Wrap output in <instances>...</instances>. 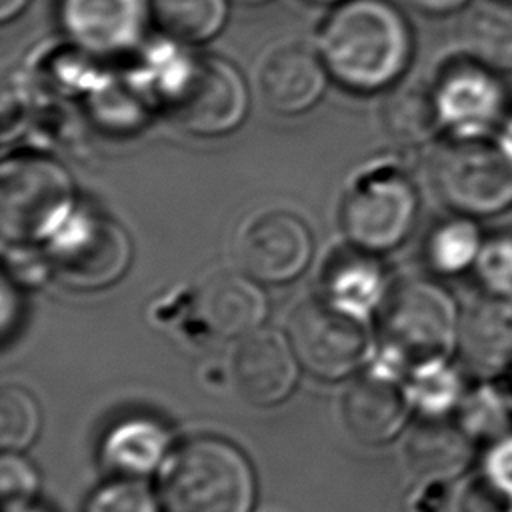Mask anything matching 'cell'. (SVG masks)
I'll use <instances>...</instances> for the list:
<instances>
[{
    "mask_svg": "<svg viewBox=\"0 0 512 512\" xmlns=\"http://www.w3.org/2000/svg\"><path fill=\"white\" fill-rule=\"evenodd\" d=\"M326 70L346 88L376 92L394 84L412 58V32L388 0H344L320 32Z\"/></svg>",
    "mask_w": 512,
    "mask_h": 512,
    "instance_id": "cell-1",
    "label": "cell"
},
{
    "mask_svg": "<svg viewBox=\"0 0 512 512\" xmlns=\"http://www.w3.org/2000/svg\"><path fill=\"white\" fill-rule=\"evenodd\" d=\"M462 312L452 294L432 280L410 278L392 286L384 296L380 334L384 366L390 376L432 358H450L458 348Z\"/></svg>",
    "mask_w": 512,
    "mask_h": 512,
    "instance_id": "cell-2",
    "label": "cell"
},
{
    "mask_svg": "<svg viewBox=\"0 0 512 512\" xmlns=\"http://www.w3.org/2000/svg\"><path fill=\"white\" fill-rule=\"evenodd\" d=\"M168 512H250L254 474L230 442L202 436L184 442L162 478Z\"/></svg>",
    "mask_w": 512,
    "mask_h": 512,
    "instance_id": "cell-3",
    "label": "cell"
},
{
    "mask_svg": "<svg viewBox=\"0 0 512 512\" xmlns=\"http://www.w3.org/2000/svg\"><path fill=\"white\" fill-rule=\"evenodd\" d=\"M160 96L172 120L198 136L232 132L248 112L242 74L218 56H176L164 64Z\"/></svg>",
    "mask_w": 512,
    "mask_h": 512,
    "instance_id": "cell-4",
    "label": "cell"
},
{
    "mask_svg": "<svg viewBox=\"0 0 512 512\" xmlns=\"http://www.w3.org/2000/svg\"><path fill=\"white\" fill-rule=\"evenodd\" d=\"M72 178L62 164L20 154L0 168V232L4 242L24 246L46 240L72 208Z\"/></svg>",
    "mask_w": 512,
    "mask_h": 512,
    "instance_id": "cell-5",
    "label": "cell"
},
{
    "mask_svg": "<svg viewBox=\"0 0 512 512\" xmlns=\"http://www.w3.org/2000/svg\"><path fill=\"white\" fill-rule=\"evenodd\" d=\"M430 182L444 206L468 218L512 208V162L492 140L444 142L430 162Z\"/></svg>",
    "mask_w": 512,
    "mask_h": 512,
    "instance_id": "cell-6",
    "label": "cell"
},
{
    "mask_svg": "<svg viewBox=\"0 0 512 512\" xmlns=\"http://www.w3.org/2000/svg\"><path fill=\"white\" fill-rule=\"evenodd\" d=\"M48 240V266L78 290L114 284L128 268L132 248L124 228L104 214L72 210Z\"/></svg>",
    "mask_w": 512,
    "mask_h": 512,
    "instance_id": "cell-7",
    "label": "cell"
},
{
    "mask_svg": "<svg viewBox=\"0 0 512 512\" xmlns=\"http://www.w3.org/2000/svg\"><path fill=\"white\" fill-rule=\"evenodd\" d=\"M288 342L298 362L314 376L338 380L352 374L370 354L372 342L366 318H360L328 298L300 304L288 324Z\"/></svg>",
    "mask_w": 512,
    "mask_h": 512,
    "instance_id": "cell-8",
    "label": "cell"
},
{
    "mask_svg": "<svg viewBox=\"0 0 512 512\" xmlns=\"http://www.w3.org/2000/svg\"><path fill=\"white\" fill-rule=\"evenodd\" d=\"M418 216V194L410 180L380 168L358 178L342 202V228L364 252H384L406 240Z\"/></svg>",
    "mask_w": 512,
    "mask_h": 512,
    "instance_id": "cell-9",
    "label": "cell"
},
{
    "mask_svg": "<svg viewBox=\"0 0 512 512\" xmlns=\"http://www.w3.org/2000/svg\"><path fill=\"white\" fill-rule=\"evenodd\" d=\"M430 90L450 140H492L512 110L502 74L470 58L450 64Z\"/></svg>",
    "mask_w": 512,
    "mask_h": 512,
    "instance_id": "cell-10",
    "label": "cell"
},
{
    "mask_svg": "<svg viewBox=\"0 0 512 512\" xmlns=\"http://www.w3.org/2000/svg\"><path fill=\"white\" fill-rule=\"evenodd\" d=\"M236 256L242 270L258 282H290L310 262L312 236L292 212L262 210L238 228Z\"/></svg>",
    "mask_w": 512,
    "mask_h": 512,
    "instance_id": "cell-11",
    "label": "cell"
},
{
    "mask_svg": "<svg viewBox=\"0 0 512 512\" xmlns=\"http://www.w3.org/2000/svg\"><path fill=\"white\" fill-rule=\"evenodd\" d=\"M232 378L242 398L258 406H272L294 390L298 358L282 334L254 330L234 350Z\"/></svg>",
    "mask_w": 512,
    "mask_h": 512,
    "instance_id": "cell-12",
    "label": "cell"
},
{
    "mask_svg": "<svg viewBox=\"0 0 512 512\" xmlns=\"http://www.w3.org/2000/svg\"><path fill=\"white\" fill-rule=\"evenodd\" d=\"M458 354L470 374L492 380L512 370V294L474 300L460 320Z\"/></svg>",
    "mask_w": 512,
    "mask_h": 512,
    "instance_id": "cell-13",
    "label": "cell"
},
{
    "mask_svg": "<svg viewBox=\"0 0 512 512\" xmlns=\"http://www.w3.org/2000/svg\"><path fill=\"white\" fill-rule=\"evenodd\" d=\"M146 0H62L60 22L70 40L94 54L128 50L142 34Z\"/></svg>",
    "mask_w": 512,
    "mask_h": 512,
    "instance_id": "cell-14",
    "label": "cell"
},
{
    "mask_svg": "<svg viewBox=\"0 0 512 512\" xmlns=\"http://www.w3.org/2000/svg\"><path fill=\"white\" fill-rule=\"evenodd\" d=\"M408 406L400 378L374 370L346 390L342 420L358 442L382 444L400 432L408 418Z\"/></svg>",
    "mask_w": 512,
    "mask_h": 512,
    "instance_id": "cell-15",
    "label": "cell"
},
{
    "mask_svg": "<svg viewBox=\"0 0 512 512\" xmlns=\"http://www.w3.org/2000/svg\"><path fill=\"white\" fill-rule=\"evenodd\" d=\"M326 84V66L296 42L272 50L260 64L258 86L264 104L278 114H300L316 104Z\"/></svg>",
    "mask_w": 512,
    "mask_h": 512,
    "instance_id": "cell-16",
    "label": "cell"
},
{
    "mask_svg": "<svg viewBox=\"0 0 512 512\" xmlns=\"http://www.w3.org/2000/svg\"><path fill=\"white\" fill-rule=\"evenodd\" d=\"M254 278L222 272L208 278L196 296L206 328L224 338H244L266 318V298Z\"/></svg>",
    "mask_w": 512,
    "mask_h": 512,
    "instance_id": "cell-17",
    "label": "cell"
},
{
    "mask_svg": "<svg viewBox=\"0 0 512 512\" xmlns=\"http://www.w3.org/2000/svg\"><path fill=\"white\" fill-rule=\"evenodd\" d=\"M404 458L420 478L452 480L472 460V438L458 424L426 418L410 430L404 442Z\"/></svg>",
    "mask_w": 512,
    "mask_h": 512,
    "instance_id": "cell-18",
    "label": "cell"
},
{
    "mask_svg": "<svg viewBox=\"0 0 512 512\" xmlns=\"http://www.w3.org/2000/svg\"><path fill=\"white\" fill-rule=\"evenodd\" d=\"M460 44L466 58L512 74V0L474 2L462 18Z\"/></svg>",
    "mask_w": 512,
    "mask_h": 512,
    "instance_id": "cell-19",
    "label": "cell"
},
{
    "mask_svg": "<svg viewBox=\"0 0 512 512\" xmlns=\"http://www.w3.org/2000/svg\"><path fill=\"white\" fill-rule=\"evenodd\" d=\"M170 446L168 430L150 418L118 422L104 438L102 456L120 474L140 476L152 472Z\"/></svg>",
    "mask_w": 512,
    "mask_h": 512,
    "instance_id": "cell-20",
    "label": "cell"
},
{
    "mask_svg": "<svg viewBox=\"0 0 512 512\" xmlns=\"http://www.w3.org/2000/svg\"><path fill=\"white\" fill-rule=\"evenodd\" d=\"M382 296L384 274L370 252L344 254L326 272L324 298L360 318H366Z\"/></svg>",
    "mask_w": 512,
    "mask_h": 512,
    "instance_id": "cell-21",
    "label": "cell"
},
{
    "mask_svg": "<svg viewBox=\"0 0 512 512\" xmlns=\"http://www.w3.org/2000/svg\"><path fill=\"white\" fill-rule=\"evenodd\" d=\"M484 238L476 218L456 214L428 234L424 244L426 264L438 276H458L472 270Z\"/></svg>",
    "mask_w": 512,
    "mask_h": 512,
    "instance_id": "cell-22",
    "label": "cell"
},
{
    "mask_svg": "<svg viewBox=\"0 0 512 512\" xmlns=\"http://www.w3.org/2000/svg\"><path fill=\"white\" fill-rule=\"evenodd\" d=\"M406 396L426 418H444L458 408L466 390L460 370L450 358H432L414 364L408 370Z\"/></svg>",
    "mask_w": 512,
    "mask_h": 512,
    "instance_id": "cell-23",
    "label": "cell"
},
{
    "mask_svg": "<svg viewBox=\"0 0 512 512\" xmlns=\"http://www.w3.org/2000/svg\"><path fill=\"white\" fill-rule=\"evenodd\" d=\"M150 14L172 40L198 44L222 30L228 4L226 0H150Z\"/></svg>",
    "mask_w": 512,
    "mask_h": 512,
    "instance_id": "cell-24",
    "label": "cell"
},
{
    "mask_svg": "<svg viewBox=\"0 0 512 512\" xmlns=\"http://www.w3.org/2000/svg\"><path fill=\"white\" fill-rule=\"evenodd\" d=\"M382 124L392 140L404 146H422L440 130L432 90L404 86L382 108Z\"/></svg>",
    "mask_w": 512,
    "mask_h": 512,
    "instance_id": "cell-25",
    "label": "cell"
},
{
    "mask_svg": "<svg viewBox=\"0 0 512 512\" xmlns=\"http://www.w3.org/2000/svg\"><path fill=\"white\" fill-rule=\"evenodd\" d=\"M458 426L474 438L498 440L510 428V402L502 390L490 380H482L472 390H466L458 404Z\"/></svg>",
    "mask_w": 512,
    "mask_h": 512,
    "instance_id": "cell-26",
    "label": "cell"
},
{
    "mask_svg": "<svg viewBox=\"0 0 512 512\" xmlns=\"http://www.w3.org/2000/svg\"><path fill=\"white\" fill-rule=\"evenodd\" d=\"M40 410L36 400L18 386L0 392V444L4 450L26 448L38 434Z\"/></svg>",
    "mask_w": 512,
    "mask_h": 512,
    "instance_id": "cell-27",
    "label": "cell"
},
{
    "mask_svg": "<svg viewBox=\"0 0 512 512\" xmlns=\"http://www.w3.org/2000/svg\"><path fill=\"white\" fill-rule=\"evenodd\" d=\"M474 274L484 292L510 296L512 294V232H496L484 238Z\"/></svg>",
    "mask_w": 512,
    "mask_h": 512,
    "instance_id": "cell-28",
    "label": "cell"
},
{
    "mask_svg": "<svg viewBox=\"0 0 512 512\" xmlns=\"http://www.w3.org/2000/svg\"><path fill=\"white\" fill-rule=\"evenodd\" d=\"M86 512H158L156 498L134 478L110 480L88 500Z\"/></svg>",
    "mask_w": 512,
    "mask_h": 512,
    "instance_id": "cell-29",
    "label": "cell"
},
{
    "mask_svg": "<svg viewBox=\"0 0 512 512\" xmlns=\"http://www.w3.org/2000/svg\"><path fill=\"white\" fill-rule=\"evenodd\" d=\"M38 486L36 470L16 454H4L0 462V490L6 508L28 502Z\"/></svg>",
    "mask_w": 512,
    "mask_h": 512,
    "instance_id": "cell-30",
    "label": "cell"
},
{
    "mask_svg": "<svg viewBox=\"0 0 512 512\" xmlns=\"http://www.w3.org/2000/svg\"><path fill=\"white\" fill-rule=\"evenodd\" d=\"M460 512H512V496L482 474L472 478L464 488Z\"/></svg>",
    "mask_w": 512,
    "mask_h": 512,
    "instance_id": "cell-31",
    "label": "cell"
},
{
    "mask_svg": "<svg viewBox=\"0 0 512 512\" xmlns=\"http://www.w3.org/2000/svg\"><path fill=\"white\" fill-rule=\"evenodd\" d=\"M484 476L512 496V432L494 440L484 456Z\"/></svg>",
    "mask_w": 512,
    "mask_h": 512,
    "instance_id": "cell-32",
    "label": "cell"
},
{
    "mask_svg": "<svg viewBox=\"0 0 512 512\" xmlns=\"http://www.w3.org/2000/svg\"><path fill=\"white\" fill-rule=\"evenodd\" d=\"M0 332L2 340H8L10 332L14 330L18 312H20V298L16 292V286L10 282V278L2 276V288H0Z\"/></svg>",
    "mask_w": 512,
    "mask_h": 512,
    "instance_id": "cell-33",
    "label": "cell"
},
{
    "mask_svg": "<svg viewBox=\"0 0 512 512\" xmlns=\"http://www.w3.org/2000/svg\"><path fill=\"white\" fill-rule=\"evenodd\" d=\"M406 2L418 12H424L430 16H444V14H452L466 8L472 0H406Z\"/></svg>",
    "mask_w": 512,
    "mask_h": 512,
    "instance_id": "cell-34",
    "label": "cell"
},
{
    "mask_svg": "<svg viewBox=\"0 0 512 512\" xmlns=\"http://www.w3.org/2000/svg\"><path fill=\"white\" fill-rule=\"evenodd\" d=\"M492 142H494L496 148L512 162V110L508 112V116L504 118V122H502L500 128L496 130Z\"/></svg>",
    "mask_w": 512,
    "mask_h": 512,
    "instance_id": "cell-35",
    "label": "cell"
},
{
    "mask_svg": "<svg viewBox=\"0 0 512 512\" xmlns=\"http://www.w3.org/2000/svg\"><path fill=\"white\" fill-rule=\"evenodd\" d=\"M28 2L30 0H0V18H2V22H8L14 16H18L26 8Z\"/></svg>",
    "mask_w": 512,
    "mask_h": 512,
    "instance_id": "cell-36",
    "label": "cell"
},
{
    "mask_svg": "<svg viewBox=\"0 0 512 512\" xmlns=\"http://www.w3.org/2000/svg\"><path fill=\"white\" fill-rule=\"evenodd\" d=\"M236 2H242V4H262V2H268V0H236Z\"/></svg>",
    "mask_w": 512,
    "mask_h": 512,
    "instance_id": "cell-37",
    "label": "cell"
},
{
    "mask_svg": "<svg viewBox=\"0 0 512 512\" xmlns=\"http://www.w3.org/2000/svg\"><path fill=\"white\" fill-rule=\"evenodd\" d=\"M310 2H320V4H326V2H344V0H310Z\"/></svg>",
    "mask_w": 512,
    "mask_h": 512,
    "instance_id": "cell-38",
    "label": "cell"
},
{
    "mask_svg": "<svg viewBox=\"0 0 512 512\" xmlns=\"http://www.w3.org/2000/svg\"><path fill=\"white\" fill-rule=\"evenodd\" d=\"M14 512H36V510H22V508L18 506V508H14Z\"/></svg>",
    "mask_w": 512,
    "mask_h": 512,
    "instance_id": "cell-39",
    "label": "cell"
}]
</instances>
